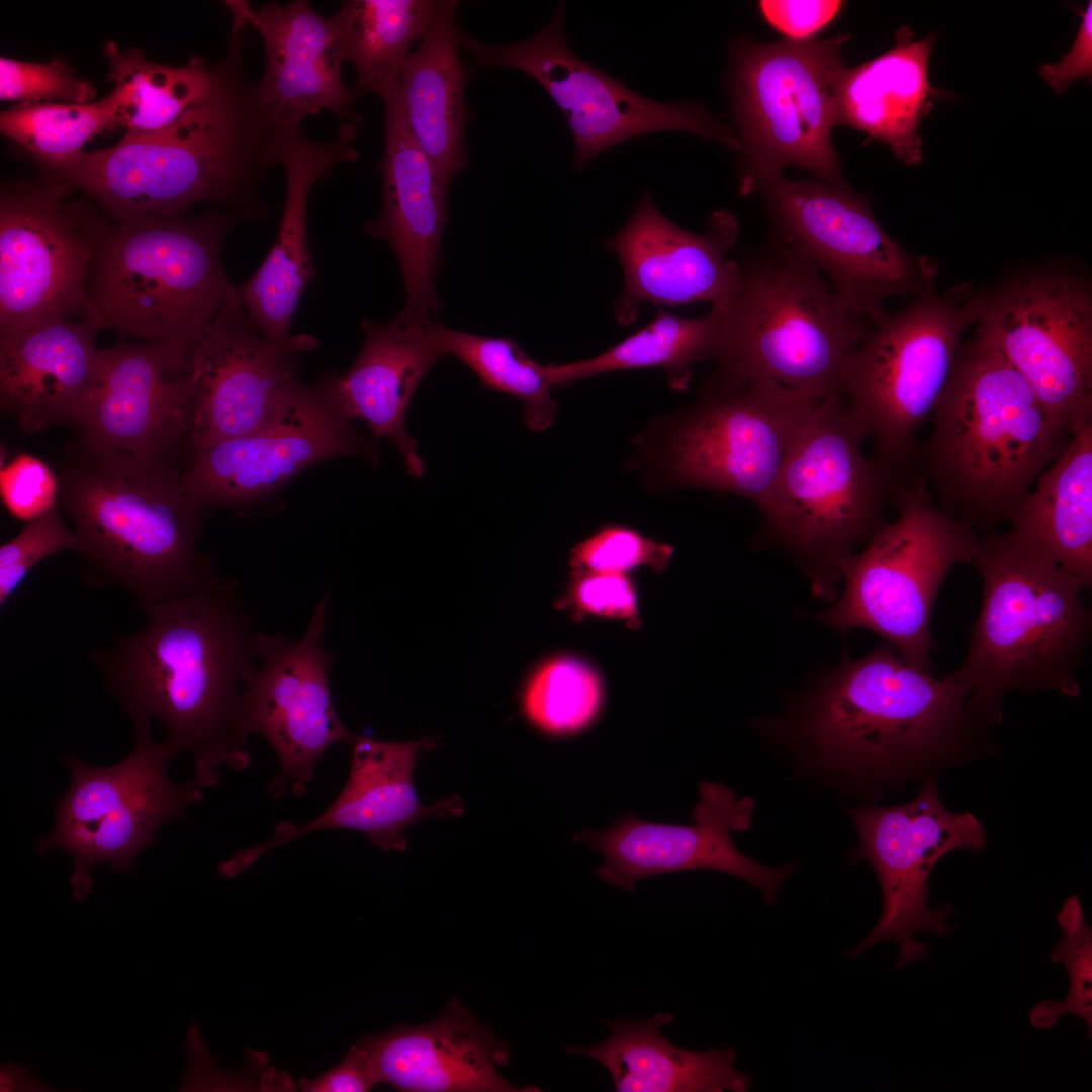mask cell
Here are the masks:
<instances>
[{"instance_id": "25", "label": "cell", "mask_w": 1092, "mask_h": 1092, "mask_svg": "<svg viewBox=\"0 0 1092 1092\" xmlns=\"http://www.w3.org/2000/svg\"><path fill=\"white\" fill-rule=\"evenodd\" d=\"M738 233L727 209L710 214L705 233L687 231L666 218L644 191L626 225L608 240L624 271L614 303L617 321L633 323L646 302L658 308L699 301L725 305L740 283L739 262L728 258Z\"/></svg>"}, {"instance_id": "36", "label": "cell", "mask_w": 1092, "mask_h": 1092, "mask_svg": "<svg viewBox=\"0 0 1092 1092\" xmlns=\"http://www.w3.org/2000/svg\"><path fill=\"white\" fill-rule=\"evenodd\" d=\"M1007 533L1092 586V420L1036 478Z\"/></svg>"}, {"instance_id": "17", "label": "cell", "mask_w": 1092, "mask_h": 1092, "mask_svg": "<svg viewBox=\"0 0 1092 1092\" xmlns=\"http://www.w3.org/2000/svg\"><path fill=\"white\" fill-rule=\"evenodd\" d=\"M859 844L849 854L852 862L868 861L882 892L880 917L869 934L846 956L857 959L873 946L898 944L897 966H911L928 957V947L915 939L920 932L945 937L950 905L931 909L927 881L932 869L947 853L985 847L986 832L971 813L949 811L940 801L935 778H930L910 802L889 806H859L848 810Z\"/></svg>"}, {"instance_id": "40", "label": "cell", "mask_w": 1092, "mask_h": 1092, "mask_svg": "<svg viewBox=\"0 0 1092 1092\" xmlns=\"http://www.w3.org/2000/svg\"><path fill=\"white\" fill-rule=\"evenodd\" d=\"M436 342L441 352L453 355L486 388L512 395L525 403L523 419L529 429L544 432L555 419L557 403L549 364L530 358L513 339L459 331L437 322Z\"/></svg>"}, {"instance_id": "9", "label": "cell", "mask_w": 1092, "mask_h": 1092, "mask_svg": "<svg viewBox=\"0 0 1092 1092\" xmlns=\"http://www.w3.org/2000/svg\"><path fill=\"white\" fill-rule=\"evenodd\" d=\"M866 438L838 394L819 400L759 509L764 538L798 563L819 599L837 597L845 561L885 527L905 483L864 453Z\"/></svg>"}, {"instance_id": "35", "label": "cell", "mask_w": 1092, "mask_h": 1092, "mask_svg": "<svg viewBox=\"0 0 1092 1092\" xmlns=\"http://www.w3.org/2000/svg\"><path fill=\"white\" fill-rule=\"evenodd\" d=\"M673 1016L658 1013L637 1021L609 1022L610 1036L588 1046L564 1051L589 1057L611 1074L617 1092H745L753 1082L734 1068L736 1051L695 1052L678 1048L661 1035Z\"/></svg>"}, {"instance_id": "50", "label": "cell", "mask_w": 1092, "mask_h": 1092, "mask_svg": "<svg viewBox=\"0 0 1092 1092\" xmlns=\"http://www.w3.org/2000/svg\"><path fill=\"white\" fill-rule=\"evenodd\" d=\"M379 1080L366 1049L358 1041L337 1066L313 1079H301L305 1092H367Z\"/></svg>"}, {"instance_id": "27", "label": "cell", "mask_w": 1092, "mask_h": 1092, "mask_svg": "<svg viewBox=\"0 0 1092 1092\" xmlns=\"http://www.w3.org/2000/svg\"><path fill=\"white\" fill-rule=\"evenodd\" d=\"M358 126L344 123L335 139L315 141L301 128L277 132L273 158L285 171L286 191L275 240L258 270L237 286L239 302L253 327L264 337L281 340L292 335L298 303L315 277L307 238V208L313 185L337 165L354 162Z\"/></svg>"}, {"instance_id": "8", "label": "cell", "mask_w": 1092, "mask_h": 1092, "mask_svg": "<svg viewBox=\"0 0 1092 1092\" xmlns=\"http://www.w3.org/2000/svg\"><path fill=\"white\" fill-rule=\"evenodd\" d=\"M739 265L738 289L722 306L716 368L702 388L770 381L816 399L837 394L847 360L874 324L771 240Z\"/></svg>"}, {"instance_id": "37", "label": "cell", "mask_w": 1092, "mask_h": 1092, "mask_svg": "<svg viewBox=\"0 0 1092 1092\" xmlns=\"http://www.w3.org/2000/svg\"><path fill=\"white\" fill-rule=\"evenodd\" d=\"M434 0H347L330 17L344 61L356 70L357 97L381 99L397 89V75L412 44L436 12Z\"/></svg>"}, {"instance_id": "2", "label": "cell", "mask_w": 1092, "mask_h": 1092, "mask_svg": "<svg viewBox=\"0 0 1092 1092\" xmlns=\"http://www.w3.org/2000/svg\"><path fill=\"white\" fill-rule=\"evenodd\" d=\"M146 613L143 629L90 656L127 714L158 719L178 754H192L194 781L216 786L223 767L239 771L251 763L237 718L257 633L238 593L220 577Z\"/></svg>"}, {"instance_id": "51", "label": "cell", "mask_w": 1092, "mask_h": 1092, "mask_svg": "<svg viewBox=\"0 0 1092 1092\" xmlns=\"http://www.w3.org/2000/svg\"><path fill=\"white\" fill-rule=\"evenodd\" d=\"M1092 2L1082 13V21L1071 50L1055 64H1042L1038 73L1058 94H1063L1079 78L1092 76Z\"/></svg>"}, {"instance_id": "48", "label": "cell", "mask_w": 1092, "mask_h": 1092, "mask_svg": "<svg viewBox=\"0 0 1092 1092\" xmlns=\"http://www.w3.org/2000/svg\"><path fill=\"white\" fill-rule=\"evenodd\" d=\"M570 599L582 611L631 620L637 615L633 586L625 574L575 570Z\"/></svg>"}, {"instance_id": "19", "label": "cell", "mask_w": 1092, "mask_h": 1092, "mask_svg": "<svg viewBox=\"0 0 1092 1092\" xmlns=\"http://www.w3.org/2000/svg\"><path fill=\"white\" fill-rule=\"evenodd\" d=\"M564 4L537 34L513 44H487L459 30L460 46L482 67L509 66L534 78L566 117L574 141L573 166L582 170L597 154L627 139L660 131H686L739 150L735 129L702 103H662L579 59L564 32Z\"/></svg>"}, {"instance_id": "15", "label": "cell", "mask_w": 1092, "mask_h": 1092, "mask_svg": "<svg viewBox=\"0 0 1092 1092\" xmlns=\"http://www.w3.org/2000/svg\"><path fill=\"white\" fill-rule=\"evenodd\" d=\"M754 193L763 199L770 240L811 264L841 301L874 325L885 300L934 288L938 265L910 253L872 212L869 198L819 180L778 175Z\"/></svg>"}, {"instance_id": "29", "label": "cell", "mask_w": 1092, "mask_h": 1092, "mask_svg": "<svg viewBox=\"0 0 1092 1092\" xmlns=\"http://www.w3.org/2000/svg\"><path fill=\"white\" fill-rule=\"evenodd\" d=\"M436 324L402 312L387 324L362 321L365 341L352 366L315 384L345 418L365 421L375 440L387 438L416 478L425 465L406 431L405 415L427 372L445 356L436 342Z\"/></svg>"}, {"instance_id": "3", "label": "cell", "mask_w": 1092, "mask_h": 1092, "mask_svg": "<svg viewBox=\"0 0 1092 1092\" xmlns=\"http://www.w3.org/2000/svg\"><path fill=\"white\" fill-rule=\"evenodd\" d=\"M967 701L956 672L935 677L883 641L858 659L846 656L763 729L821 771L854 784H887L969 745L983 724Z\"/></svg>"}, {"instance_id": "44", "label": "cell", "mask_w": 1092, "mask_h": 1092, "mask_svg": "<svg viewBox=\"0 0 1092 1092\" xmlns=\"http://www.w3.org/2000/svg\"><path fill=\"white\" fill-rule=\"evenodd\" d=\"M94 86L76 75L62 60L33 63L0 58V98L20 103L85 104L95 96Z\"/></svg>"}, {"instance_id": "26", "label": "cell", "mask_w": 1092, "mask_h": 1092, "mask_svg": "<svg viewBox=\"0 0 1092 1092\" xmlns=\"http://www.w3.org/2000/svg\"><path fill=\"white\" fill-rule=\"evenodd\" d=\"M232 19L254 28L265 49L262 78L255 84L259 101L276 132L301 128L308 115L330 111L341 121L362 124L358 99L345 86L344 62L331 23L308 1L268 2L254 8L248 1H225Z\"/></svg>"}, {"instance_id": "32", "label": "cell", "mask_w": 1092, "mask_h": 1092, "mask_svg": "<svg viewBox=\"0 0 1092 1092\" xmlns=\"http://www.w3.org/2000/svg\"><path fill=\"white\" fill-rule=\"evenodd\" d=\"M97 330L51 317L0 335V403L28 434L72 423L92 376Z\"/></svg>"}, {"instance_id": "5", "label": "cell", "mask_w": 1092, "mask_h": 1092, "mask_svg": "<svg viewBox=\"0 0 1092 1092\" xmlns=\"http://www.w3.org/2000/svg\"><path fill=\"white\" fill-rule=\"evenodd\" d=\"M914 467L943 512L977 533L1011 523L1070 436L1051 422L1023 376L976 333L960 347ZM917 468V469H918Z\"/></svg>"}, {"instance_id": "42", "label": "cell", "mask_w": 1092, "mask_h": 1092, "mask_svg": "<svg viewBox=\"0 0 1092 1092\" xmlns=\"http://www.w3.org/2000/svg\"><path fill=\"white\" fill-rule=\"evenodd\" d=\"M602 702L598 675L584 663L568 657L540 666L522 694L527 720L553 736L573 735L586 729L598 717Z\"/></svg>"}, {"instance_id": "16", "label": "cell", "mask_w": 1092, "mask_h": 1092, "mask_svg": "<svg viewBox=\"0 0 1092 1092\" xmlns=\"http://www.w3.org/2000/svg\"><path fill=\"white\" fill-rule=\"evenodd\" d=\"M49 175L2 185L0 335L41 320L84 314L87 279L112 222Z\"/></svg>"}, {"instance_id": "18", "label": "cell", "mask_w": 1092, "mask_h": 1092, "mask_svg": "<svg viewBox=\"0 0 1092 1092\" xmlns=\"http://www.w3.org/2000/svg\"><path fill=\"white\" fill-rule=\"evenodd\" d=\"M977 334L1023 376L1051 422L1072 437L1092 419V296L1070 272L1020 275L983 294Z\"/></svg>"}, {"instance_id": "6", "label": "cell", "mask_w": 1092, "mask_h": 1092, "mask_svg": "<svg viewBox=\"0 0 1092 1092\" xmlns=\"http://www.w3.org/2000/svg\"><path fill=\"white\" fill-rule=\"evenodd\" d=\"M972 565L982 579V604L954 671L968 690L971 713L993 727L1011 691L1079 697L1076 673L1092 638L1083 582L1007 532L981 536Z\"/></svg>"}, {"instance_id": "34", "label": "cell", "mask_w": 1092, "mask_h": 1092, "mask_svg": "<svg viewBox=\"0 0 1092 1092\" xmlns=\"http://www.w3.org/2000/svg\"><path fill=\"white\" fill-rule=\"evenodd\" d=\"M895 39L880 56L845 67L838 86V125L885 143L904 164L917 166L923 157L920 127L937 95L928 80L936 34L914 41L911 30L901 27Z\"/></svg>"}, {"instance_id": "45", "label": "cell", "mask_w": 1092, "mask_h": 1092, "mask_svg": "<svg viewBox=\"0 0 1092 1092\" xmlns=\"http://www.w3.org/2000/svg\"><path fill=\"white\" fill-rule=\"evenodd\" d=\"M79 547L78 535L61 519L59 506L27 522L15 537L0 547L1 609L36 564L61 551L77 553Z\"/></svg>"}, {"instance_id": "12", "label": "cell", "mask_w": 1092, "mask_h": 1092, "mask_svg": "<svg viewBox=\"0 0 1092 1092\" xmlns=\"http://www.w3.org/2000/svg\"><path fill=\"white\" fill-rule=\"evenodd\" d=\"M895 504L898 517L845 561L843 590L818 619L842 633L872 631L907 663L932 672L937 593L952 567L972 565L981 536L935 507L921 478L901 484Z\"/></svg>"}, {"instance_id": "33", "label": "cell", "mask_w": 1092, "mask_h": 1092, "mask_svg": "<svg viewBox=\"0 0 1092 1092\" xmlns=\"http://www.w3.org/2000/svg\"><path fill=\"white\" fill-rule=\"evenodd\" d=\"M458 1H439L418 49L403 60L397 96L406 126L449 188L468 165L465 130L471 115L465 89L473 69L460 57Z\"/></svg>"}, {"instance_id": "11", "label": "cell", "mask_w": 1092, "mask_h": 1092, "mask_svg": "<svg viewBox=\"0 0 1092 1092\" xmlns=\"http://www.w3.org/2000/svg\"><path fill=\"white\" fill-rule=\"evenodd\" d=\"M983 294L971 281L931 288L875 324L847 360L838 396L878 460L910 481L915 437L932 416L964 334L977 325Z\"/></svg>"}, {"instance_id": "38", "label": "cell", "mask_w": 1092, "mask_h": 1092, "mask_svg": "<svg viewBox=\"0 0 1092 1092\" xmlns=\"http://www.w3.org/2000/svg\"><path fill=\"white\" fill-rule=\"evenodd\" d=\"M723 320L722 306L701 317H681L658 308L651 323L608 350L588 359L550 363L555 386L599 374L649 367L666 371L670 388L684 390L693 367L714 359Z\"/></svg>"}, {"instance_id": "22", "label": "cell", "mask_w": 1092, "mask_h": 1092, "mask_svg": "<svg viewBox=\"0 0 1092 1092\" xmlns=\"http://www.w3.org/2000/svg\"><path fill=\"white\" fill-rule=\"evenodd\" d=\"M318 346L306 333L261 335L241 305L213 325L188 355L192 364L187 452L247 435L288 405L302 383L298 365Z\"/></svg>"}, {"instance_id": "7", "label": "cell", "mask_w": 1092, "mask_h": 1092, "mask_svg": "<svg viewBox=\"0 0 1092 1092\" xmlns=\"http://www.w3.org/2000/svg\"><path fill=\"white\" fill-rule=\"evenodd\" d=\"M241 221L211 206L198 217L112 222L89 271L84 320L97 331L188 351L241 305L220 260Z\"/></svg>"}, {"instance_id": "28", "label": "cell", "mask_w": 1092, "mask_h": 1092, "mask_svg": "<svg viewBox=\"0 0 1092 1092\" xmlns=\"http://www.w3.org/2000/svg\"><path fill=\"white\" fill-rule=\"evenodd\" d=\"M382 100L385 144L378 162L381 211L364 231L385 241L397 259L405 291L401 312L435 320L439 311L435 279L441 263L439 248L448 217L449 188L411 134L397 90Z\"/></svg>"}, {"instance_id": "30", "label": "cell", "mask_w": 1092, "mask_h": 1092, "mask_svg": "<svg viewBox=\"0 0 1092 1092\" xmlns=\"http://www.w3.org/2000/svg\"><path fill=\"white\" fill-rule=\"evenodd\" d=\"M438 745L433 737L391 742L356 736L346 783L331 806L304 825L279 823L269 840L257 845L264 854L309 832L350 829L363 832L369 841L386 851H404L405 830L429 817H460L463 802L457 795L423 805L417 795L413 774L422 754Z\"/></svg>"}, {"instance_id": "43", "label": "cell", "mask_w": 1092, "mask_h": 1092, "mask_svg": "<svg viewBox=\"0 0 1092 1092\" xmlns=\"http://www.w3.org/2000/svg\"><path fill=\"white\" fill-rule=\"evenodd\" d=\"M1061 938L1049 956L1050 964H1062L1069 977L1063 1001H1039L1029 1013L1033 1028L1046 1030L1067 1013L1081 1018L1086 1036L1092 1039V929L1086 922L1079 897L1066 899L1056 915Z\"/></svg>"}, {"instance_id": "1", "label": "cell", "mask_w": 1092, "mask_h": 1092, "mask_svg": "<svg viewBox=\"0 0 1092 1092\" xmlns=\"http://www.w3.org/2000/svg\"><path fill=\"white\" fill-rule=\"evenodd\" d=\"M245 27H232L212 91L169 125L125 133L114 146L44 167L94 201L112 222L178 217L209 202L261 220L276 131L244 67Z\"/></svg>"}, {"instance_id": "4", "label": "cell", "mask_w": 1092, "mask_h": 1092, "mask_svg": "<svg viewBox=\"0 0 1092 1092\" xmlns=\"http://www.w3.org/2000/svg\"><path fill=\"white\" fill-rule=\"evenodd\" d=\"M54 470L89 585L118 586L146 612L218 578L197 548L203 510L187 494L177 462L78 437Z\"/></svg>"}, {"instance_id": "41", "label": "cell", "mask_w": 1092, "mask_h": 1092, "mask_svg": "<svg viewBox=\"0 0 1092 1092\" xmlns=\"http://www.w3.org/2000/svg\"><path fill=\"white\" fill-rule=\"evenodd\" d=\"M119 126L112 91L85 104L20 103L2 111L0 129L43 167L83 151L93 136Z\"/></svg>"}, {"instance_id": "47", "label": "cell", "mask_w": 1092, "mask_h": 1092, "mask_svg": "<svg viewBox=\"0 0 1092 1092\" xmlns=\"http://www.w3.org/2000/svg\"><path fill=\"white\" fill-rule=\"evenodd\" d=\"M57 473L41 459L18 453L0 469V494L15 519L32 521L59 506Z\"/></svg>"}, {"instance_id": "24", "label": "cell", "mask_w": 1092, "mask_h": 1092, "mask_svg": "<svg viewBox=\"0 0 1092 1092\" xmlns=\"http://www.w3.org/2000/svg\"><path fill=\"white\" fill-rule=\"evenodd\" d=\"M699 792L692 825L652 823L627 813L604 830L577 832L573 839L603 855L604 863L595 870L599 879L628 892L653 875L714 870L748 882L768 905L775 904L797 864H761L742 854L731 839V832L750 827L754 800L717 783L701 782Z\"/></svg>"}, {"instance_id": "49", "label": "cell", "mask_w": 1092, "mask_h": 1092, "mask_svg": "<svg viewBox=\"0 0 1092 1092\" xmlns=\"http://www.w3.org/2000/svg\"><path fill=\"white\" fill-rule=\"evenodd\" d=\"M844 2L832 0H762L758 9L764 21L790 41L812 38L841 13Z\"/></svg>"}, {"instance_id": "46", "label": "cell", "mask_w": 1092, "mask_h": 1092, "mask_svg": "<svg viewBox=\"0 0 1092 1092\" xmlns=\"http://www.w3.org/2000/svg\"><path fill=\"white\" fill-rule=\"evenodd\" d=\"M672 554L669 545L645 538L625 526L611 525L578 543L571 551L574 570L625 574L649 566L660 571Z\"/></svg>"}, {"instance_id": "23", "label": "cell", "mask_w": 1092, "mask_h": 1092, "mask_svg": "<svg viewBox=\"0 0 1092 1092\" xmlns=\"http://www.w3.org/2000/svg\"><path fill=\"white\" fill-rule=\"evenodd\" d=\"M192 364L176 345L99 349L71 425L95 446L177 462L187 452Z\"/></svg>"}, {"instance_id": "10", "label": "cell", "mask_w": 1092, "mask_h": 1092, "mask_svg": "<svg viewBox=\"0 0 1092 1092\" xmlns=\"http://www.w3.org/2000/svg\"><path fill=\"white\" fill-rule=\"evenodd\" d=\"M849 38L839 33L764 43L741 36L730 42L726 84L737 126L741 195L754 193L786 167L850 187L831 141L846 67L842 49Z\"/></svg>"}, {"instance_id": "13", "label": "cell", "mask_w": 1092, "mask_h": 1092, "mask_svg": "<svg viewBox=\"0 0 1092 1092\" xmlns=\"http://www.w3.org/2000/svg\"><path fill=\"white\" fill-rule=\"evenodd\" d=\"M816 399L770 381L701 388L648 435L649 460L673 487L729 492L760 509Z\"/></svg>"}, {"instance_id": "39", "label": "cell", "mask_w": 1092, "mask_h": 1092, "mask_svg": "<svg viewBox=\"0 0 1092 1092\" xmlns=\"http://www.w3.org/2000/svg\"><path fill=\"white\" fill-rule=\"evenodd\" d=\"M103 53L110 66L112 93L117 103L119 126L125 133L163 128L213 89L217 64L192 57L184 66H168L147 60L136 49H120L109 41Z\"/></svg>"}, {"instance_id": "20", "label": "cell", "mask_w": 1092, "mask_h": 1092, "mask_svg": "<svg viewBox=\"0 0 1092 1092\" xmlns=\"http://www.w3.org/2000/svg\"><path fill=\"white\" fill-rule=\"evenodd\" d=\"M329 592L317 602L310 621L296 640L257 633L254 664L246 672L240 696L237 732L245 745L258 734L273 748L279 771L269 784L272 797L288 788L305 793L324 752L356 736L335 709L329 671L333 661L325 649Z\"/></svg>"}, {"instance_id": "21", "label": "cell", "mask_w": 1092, "mask_h": 1092, "mask_svg": "<svg viewBox=\"0 0 1092 1092\" xmlns=\"http://www.w3.org/2000/svg\"><path fill=\"white\" fill-rule=\"evenodd\" d=\"M377 452L314 386L301 383L286 408L241 437L189 451L182 484L202 510L239 506L273 493L318 462Z\"/></svg>"}, {"instance_id": "31", "label": "cell", "mask_w": 1092, "mask_h": 1092, "mask_svg": "<svg viewBox=\"0 0 1092 1092\" xmlns=\"http://www.w3.org/2000/svg\"><path fill=\"white\" fill-rule=\"evenodd\" d=\"M359 1042L368 1052L379 1083L404 1092H519L497 1067L510 1053L455 998L430 1023L394 1026Z\"/></svg>"}, {"instance_id": "14", "label": "cell", "mask_w": 1092, "mask_h": 1092, "mask_svg": "<svg viewBox=\"0 0 1092 1092\" xmlns=\"http://www.w3.org/2000/svg\"><path fill=\"white\" fill-rule=\"evenodd\" d=\"M128 716L134 743L121 762L97 767L76 756L63 758L70 787L56 803L52 831L35 840L39 855L61 849L72 856L70 883L76 902L91 891L95 864L106 862L130 875L134 859L154 843L159 827L182 818L203 799V788L194 780L176 785L169 778L168 764L178 752L166 739L153 740L151 717Z\"/></svg>"}]
</instances>
